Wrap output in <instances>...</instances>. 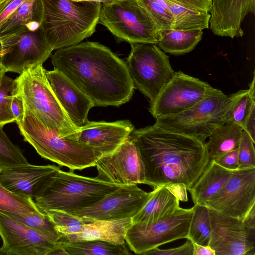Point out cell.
<instances>
[{
	"label": "cell",
	"mask_w": 255,
	"mask_h": 255,
	"mask_svg": "<svg viewBox=\"0 0 255 255\" xmlns=\"http://www.w3.org/2000/svg\"><path fill=\"white\" fill-rule=\"evenodd\" d=\"M129 137L143 164L146 185L153 189L165 185L188 190L210 160L205 142L155 125L134 129Z\"/></svg>",
	"instance_id": "cell-1"
},
{
	"label": "cell",
	"mask_w": 255,
	"mask_h": 255,
	"mask_svg": "<svg viewBox=\"0 0 255 255\" xmlns=\"http://www.w3.org/2000/svg\"><path fill=\"white\" fill-rule=\"evenodd\" d=\"M51 63L95 106H119L133 95L135 87L127 63L98 42H80L57 49Z\"/></svg>",
	"instance_id": "cell-2"
},
{
	"label": "cell",
	"mask_w": 255,
	"mask_h": 255,
	"mask_svg": "<svg viewBox=\"0 0 255 255\" xmlns=\"http://www.w3.org/2000/svg\"><path fill=\"white\" fill-rule=\"evenodd\" d=\"M41 27L53 50L81 42L91 36L98 23L101 3L73 0H40Z\"/></svg>",
	"instance_id": "cell-3"
},
{
	"label": "cell",
	"mask_w": 255,
	"mask_h": 255,
	"mask_svg": "<svg viewBox=\"0 0 255 255\" xmlns=\"http://www.w3.org/2000/svg\"><path fill=\"white\" fill-rule=\"evenodd\" d=\"M120 186L59 169L38 186L33 200L42 212L52 209L71 212L95 204Z\"/></svg>",
	"instance_id": "cell-4"
},
{
	"label": "cell",
	"mask_w": 255,
	"mask_h": 255,
	"mask_svg": "<svg viewBox=\"0 0 255 255\" xmlns=\"http://www.w3.org/2000/svg\"><path fill=\"white\" fill-rule=\"evenodd\" d=\"M42 65L25 68L14 79L24 109L60 136L74 140L79 128L71 122L52 90Z\"/></svg>",
	"instance_id": "cell-5"
},
{
	"label": "cell",
	"mask_w": 255,
	"mask_h": 255,
	"mask_svg": "<svg viewBox=\"0 0 255 255\" xmlns=\"http://www.w3.org/2000/svg\"><path fill=\"white\" fill-rule=\"evenodd\" d=\"M16 124L24 140L42 158L71 170L95 166L98 157L91 147L60 136L27 110Z\"/></svg>",
	"instance_id": "cell-6"
},
{
	"label": "cell",
	"mask_w": 255,
	"mask_h": 255,
	"mask_svg": "<svg viewBox=\"0 0 255 255\" xmlns=\"http://www.w3.org/2000/svg\"><path fill=\"white\" fill-rule=\"evenodd\" d=\"M247 91L226 95L218 89L182 113L156 118L154 125L205 142L216 128L226 123L228 111Z\"/></svg>",
	"instance_id": "cell-7"
},
{
	"label": "cell",
	"mask_w": 255,
	"mask_h": 255,
	"mask_svg": "<svg viewBox=\"0 0 255 255\" xmlns=\"http://www.w3.org/2000/svg\"><path fill=\"white\" fill-rule=\"evenodd\" d=\"M98 23L119 41L157 44L160 30L139 0H115L101 3Z\"/></svg>",
	"instance_id": "cell-8"
},
{
	"label": "cell",
	"mask_w": 255,
	"mask_h": 255,
	"mask_svg": "<svg viewBox=\"0 0 255 255\" xmlns=\"http://www.w3.org/2000/svg\"><path fill=\"white\" fill-rule=\"evenodd\" d=\"M127 64L134 87L152 103L173 77L167 56L156 44L131 43Z\"/></svg>",
	"instance_id": "cell-9"
},
{
	"label": "cell",
	"mask_w": 255,
	"mask_h": 255,
	"mask_svg": "<svg viewBox=\"0 0 255 255\" xmlns=\"http://www.w3.org/2000/svg\"><path fill=\"white\" fill-rule=\"evenodd\" d=\"M192 213V207H180L169 217L154 223H132L127 232L125 241L135 254L143 255L162 245L186 239Z\"/></svg>",
	"instance_id": "cell-10"
},
{
	"label": "cell",
	"mask_w": 255,
	"mask_h": 255,
	"mask_svg": "<svg viewBox=\"0 0 255 255\" xmlns=\"http://www.w3.org/2000/svg\"><path fill=\"white\" fill-rule=\"evenodd\" d=\"M218 90L198 78L181 71L175 72L172 79L150 103L149 112L155 119L178 114Z\"/></svg>",
	"instance_id": "cell-11"
},
{
	"label": "cell",
	"mask_w": 255,
	"mask_h": 255,
	"mask_svg": "<svg viewBox=\"0 0 255 255\" xmlns=\"http://www.w3.org/2000/svg\"><path fill=\"white\" fill-rule=\"evenodd\" d=\"M205 206L243 221L255 206V167L233 171L225 185Z\"/></svg>",
	"instance_id": "cell-12"
},
{
	"label": "cell",
	"mask_w": 255,
	"mask_h": 255,
	"mask_svg": "<svg viewBox=\"0 0 255 255\" xmlns=\"http://www.w3.org/2000/svg\"><path fill=\"white\" fill-rule=\"evenodd\" d=\"M209 212L211 228L209 246L216 255H255V229L213 209L209 208Z\"/></svg>",
	"instance_id": "cell-13"
},
{
	"label": "cell",
	"mask_w": 255,
	"mask_h": 255,
	"mask_svg": "<svg viewBox=\"0 0 255 255\" xmlns=\"http://www.w3.org/2000/svg\"><path fill=\"white\" fill-rule=\"evenodd\" d=\"M0 255H49L59 248L53 237L0 212Z\"/></svg>",
	"instance_id": "cell-14"
},
{
	"label": "cell",
	"mask_w": 255,
	"mask_h": 255,
	"mask_svg": "<svg viewBox=\"0 0 255 255\" xmlns=\"http://www.w3.org/2000/svg\"><path fill=\"white\" fill-rule=\"evenodd\" d=\"M97 178L119 185L146 184L144 165L128 137L113 153L98 159Z\"/></svg>",
	"instance_id": "cell-15"
},
{
	"label": "cell",
	"mask_w": 255,
	"mask_h": 255,
	"mask_svg": "<svg viewBox=\"0 0 255 255\" xmlns=\"http://www.w3.org/2000/svg\"><path fill=\"white\" fill-rule=\"evenodd\" d=\"M149 195L137 185L119 187L95 204L69 212L95 220H117L132 218L142 207Z\"/></svg>",
	"instance_id": "cell-16"
},
{
	"label": "cell",
	"mask_w": 255,
	"mask_h": 255,
	"mask_svg": "<svg viewBox=\"0 0 255 255\" xmlns=\"http://www.w3.org/2000/svg\"><path fill=\"white\" fill-rule=\"evenodd\" d=\"M8 49L0 58V63L6 72L19 74L28 67L42 65L53 50L47 42L41 27L14 35L13 43Z\"/></svg>",
	"instance_id": "cell-17"
},
{
	"label": "cell",
	"mask_w": 255,
	"mask_h": 255,
	"mask_svg": "<svg viewBox=\"0 0 255 255\" xmlns=\"http://www.w3.org/2000/svg\"><path fill=\"white\" fill-rule=\"evenodd\" d=\"M134 129V126L128 120L113 122L89 121L79 128L74 140L91 147L99 159L116 150Z\"/></svg>",
	"instance_id": "cell-18"
},
{
	"label": "cell",
	"mask_w": 255,
	"mask_h": 255,
	"mask_svg": "<svg viewBox=\"0 0 255 255\" xmlns=\"http://www.w3.org/2000/svg\"><path fill=\"white\" fill-rule=\"evenodd\" d=\"M50 86L73 124L80 128L89 121L88 115L95 106L92 101L59 71H46Z\"/></svg>",
	"instance_id": "cell-19"
},
{
	"label": "cell",
	"mask_w": 255,
	"mask_h": 255,
	"mask_svg": "<svg viewBox=\"0 0 255 255\" xmlns=\"http://www.w3.org/2000/svg\"><path fill=\"white\" fill-rule=\"evenodd\" d=\"M255 0H212L209 23L213 33L225 37H241L246 16L255 14Z\"/></svg>",
	"instance_id": "cell-20"
},
{
	"label": "cell",
	"mask_w": 255,
	"mask_h": 255,
	"mask_svg": "<svg viewBox=\"0 0 255 255\" xmlns=\"http://www.w3.org/2000/svg\"><path fill=\"white\" fill-rule=\"evenodd\" d=\"M187 201L186 189L158 186L149 192L144 205L132 217V223L149 224L166 218L180 208V201Z\"/></svg>",
	"instance_id": "cell-21"
},
{
	"label": "cell",
	"mask_w": 255,
	"mask_h": 255,
	"mask_svg": "<svg viewBox=\"0 0 255 255\" xmlns=\"http://www.w3.org/2000/svg\"><path fill=\"white\" fill-rule=\"evenodd\" d=\"M59 169L54 165L29 163L0 169V184L13 194L33 199L38 186Z\"/></svg>",
	"instance_id": "cell-22"
},
{
	"label": "cell",
	"mask_w": 255,
	"mask_h": 255,
	"mask_svg": "<svg viewBox=\"0 0 255 255\" xmlns=\"http://www.w3.org/2000/svg\"><path fill=\"white\" fill-rule=\"evenodd\" d=\"M132 224V218L117 220H95L81 226L76 233L59 236V243L101 241L125 244V237Z\"/></svg>",
	"instance_id": "cell-23"
},
{
	"label": "cell",
	"mask_w": 255,
	"mask_h": 255,
	"mask_svg": "<svg viewBox=\"0 0 255 255\" xmlns=\"http://www.w3.org/2000/svg\"><path fill=\"white\" fill-rule=\"evenodd\" d=\"M42 5L40 0H25L11 14L0 29V38L20 34L41 27Z\"/></svg>",
	"instance_id": "cell-24"
},
{
	"label": "cell",
	"mask_w": 255,
	"mask_h": 255,
	"mask_svg": "<svg viewBox=\"0 0 255 255\" xmlns=\"http://www.w3.org/2000/svg\"><path fill=\"white\" fill-rule=\"evenodd\" d=\"M232 171L210 160L203 173L188 190L194 204L205 205L210 198L223 188Z\"/></svg>",
	"instance_id": "cell-25"
},
{
	"label": "cell",
	"mask_w": 255,
	"mask_h": 255,
	"mask_svg": "<svg viewBox=\"0 0 255 255\" xmlns=\"http://www.w3.org/2000/svg\"><path fill=\"white\" fill-rule=\"evenodd\" d=\"M203 30H161L157 45L165 53L174 55L192 51L201 40Z\"/></svg>",
	"instance_id": "cell-26"
},
{
	"label": "cell",
	"mask_w": 255,
	"mask_h": 255,
	"mask_svg": "<svg viewBox=\"0 0 255 255\" xmlns=\"http://www.w3.org/2000/svg\"><path fill=\"white\" fill-rule=\"evenodd\" d=\"M243 130L234 123H227L216 128L206 143L210 160L238 148Z\"/></svg>",
	"instance_id": "cell-27"
},
{
	"label": "cell",
	"mask_w": 255,
	"mask_h": 255,
	"mask_svg": "<svg viewBox=\"0 0 255 255\" xmlns=\"http://www.w3.org/2000/svg\"><path fill=\"white\" fill-rule=\"evenodd\" d=\"M166 0L174 18L172 29L187 30L209 28L211 17L209 12L200 11L172 0Z\"/></svg>",
	"instance_id": "cell-28"
},
{
	"label": "cell",
	"mask_w": 255,
	"mask_h": 255,
	"mask_svg": "<svg viewBox=\"0 0 255 255\" xmlns=\"http://www.w3.org/2000/svg\"><path fill=\"white\" fill-rule=\"evenodd\" d=\"M68 255H128L125 244H116L101 241L59 243Z\"/></svg>",
	"instance_id": "cell-29"
},
{
	"label": "cell",
	"mask_w": 255,
	"mask_h": 255,
	"mask_svg": "<svg viewBox=\"0 0 255 255\" xmlns=\"http://www.w3.org/2000/svg\"><path fill=\"white\" fill-rule=\"evenodd\" d=\"M186 239L203 246H209L211 236V222L209 208L194 204Z\"/></svg>",
	"instance_id": "cell-30"
},
{
	"label": "cell",
	"mask_w": 255,
	"mask_h": 255,
	"mask_svg": "<svg viewBox=\"0 0 255 255\" xmlns=\"http://www.w3.org/2000/svg\"><path fill=\"white\" fill-rule=\"evenodd\" d=\"M54 226L59 236L76 233L81 226L95 221L89 217H79L63 210L52 209L43 212Z\"/></svg>",
	"instance_id": "cell-31"
},
{
	"label": "cell",
	"mask_w": 255,
	"mask_h": 255,
	"mask_svg": "<svg viewBox=\"0 0 255 255\" xmlns=\"http://www.w3.org/2000/svg\"><path fill=\"white\" fill-rule=\"evenodd\" d=\"M17 90L15 80L5 74L0 77V127L15 123L11 110V104L13 96L17 94Z\"/></svg>",
	"instance_id": "cell-32"
},
{
	"label": "cell",
	"mask_w": 255,
	"mask_h": 255,
	"mask_svg": "<svg viewBox=\"0 0 255 255\" xmlns=\"http://www.w3.org/2000/svg\"><path fill=\"white\" fill-rule=\"evenodd\" d=\"M0 211L18 213L41 212L32 198L13 194L0 184Z\"/></svg>",
	"instance_id": "cell-33"
},
{
	"label": "cell",
	"mask_w": 255,
	"mask_h": 255,
	"mask_svg": "<svg viewBox=\"0 0 255 255\" xmlns=\"http://www.w3.org/2000/svg\"><path fill=\"white\" fill-rule=\"evenodd\" d=\"M0 212L19 222L53 237L58 241L59 236L54 226L44 213L34 212L18 213L5 211Z\"/></svg>",
	"instance_id": "cell-34"
},
{
	"label": "cell",
	"mask_w": 255,
	"mask_h": 255,
	"mask_svg": "<svg viewBox=\"0 0 255 255\" xmlns=\"http://www.w3.org/2000/svg\"><path fill=\"white\" fill-rule=\"evenodd\" d=\"M0 127V169L28 164L23 151L14 144Z\"/></svg>",
	"instance_id": "cell-35"
},
{
	"label": "cell",
	"mask_w": 255,
	"mask_h": 255,
	"mask_svg": "<svg viewBox=\"0 0 255 255\" xmlns=\"http://www.w3.org/2000/svg\"><path fill=\"white\" fill-rule=\"evenodd\" d=\"M160 30L172 29L174 18L166 0H139Z\"/></svg>",
	"instance_id": "cell-36"
},
{
	"label": "cell",
	"mask_w": 255,
	"mask_h": 255,
	"mask_svg": "<svg viewBox=\"0 0 255 255\" xmlns=\"http://www.w3.org/2000/svg\"><path fill=\"white\" fill-rule=\"evenodd\" d=\"M254 110H255V98L250 95L247 90L228 111L226 123H236L243 129L247 119Z\"/></svg>",
	"instance_id": "cell-37"
},
{
	"label": "cell",
	"mask_w": 255,
	"mask_h": 255,
	"mask_svg": "<svg viewBox=\"0 0 255 255\" xmlns=\"http://www.w3.org/2000/svg\"><path fill=\"white\" fill-rule=\"evenodd\" d=\"M255 143L249 134L243 130L238 147L239 169L255 167Z\"/></svg>",
	"instance_id": "cell-38"
},
{
	"label": "cell",
	"mask_w": 255,
	"mask_h": 255,
	"mask_svg": "<svg viewBox=\"0 0 255 255\" xmlns=\"http://www.w3.org/2000/svg\"><path fill=\"white\" fill-rule=\"evenodd\" d=\"M185 243L182 245L168 249H160L156 248L146 252L143 255H193V245L191 241L186 239Z\"/></svg>",
	"instance_id": "cell-39"
},
{
	"label": "cell",
	"mask_w": 255,
	"mask_h": 255,
	"mask_svg": "<svg viewBox=\"0 0 255 255\" xmlns=\"http://www.w3.org/2000/svg\"><path fill=\"white\" fill-rule=\"evenodd\" d=\"M221 166L231 171L239 169L238 148L213 159Z\"/></svg>",
	"instance_id": "cell-40"
},
{
	"label": "cell",
	"mask_w": 255,
	"mask_h": 255,
	"mask_svg": "<svg viewBox=\"0 0 255 255\" xmlns=\"http://www.w3.org/2000/svg\"><path fill=\"white\" fill-rule=\"evenodd\" d=\"M200 11L209 12L212 0H170Z\"/></svg>",
	"instance_id": "cell-41"
},
{
	"label": "cell",
	"mask_w": 255,
	"mask_h": 255,
	"mask_svg": "<svg viewBox=\"0 0 255 255\" xmlns=\"http://www.w3.org/2000/svg\"><path fill=\"white\" fill-rule=\"evenodd\" d=\"M25 0H11L0 12V29L11 14Z\"/></svg>",
	"instance_id": "cell-42"
},
{
	"label": "cell",
	"mask_w": 255,
	"mask_h": 255,
	"mask_svg": "<svg viewBox=\"0 0 255 255\" xmlns=\"http://www.w3.org/2000/svg\"><path fill=\"white\" fill-rule=\"evenodd\" d=\"M11 110L15 120V123L20 121L23 118L24 108L23 102L17 93L13 97L11 104Z\"/></svg>",
	"instance_id": "cell-43"
},
{
	"label": "cell",
	"mask_w": 255,
	"mask_h": 255,
	"mask_svg": "<svg viewBox=\"0 0 255 255\" xmlns=\"http://www.w3.org/2000/svg\"><path fill=\"white\" fill-rule=\"evenodd\" d=\"M192 243L193 255H216L215 251L209 246H203L193 242Z\"/></svg>",
	"instance_id": "cell-44"
},
{
	"label": "cell",
	"mask_w": 255,
	"mask_h": 255,
	"mask_svg": "<svg viewBox=\"0 0 255 255\" xmlns=\"http://www.w3.org/2000/svg\"><path fill=\"white\" fill-rule=\"evenodd\" d=\"M242 221L248 227L255 229V206L248 212Z\"/></svg>",
	"instance_id": "cell-45"
},
{
	"label": "cell",
	"mask_w": 255,
	"mask_h": 255,
	"mask_svg": "<svg viewBox=\"0 0 255 255\" xmlns=\"http://www.w3.org/2000/svg\"><path fill=\"white\" fill-rule=\"evenodd\" d=\"M12 44L11 37L0 38V50L7 48Z\"/></svg>",
	"instance_id": "cell-46"
},
{
	"label": "cell",
	"mask_w": 255,
	"mask_h": 255,
	"mask_svg": "<svg viewBox=\"0 0 255 255\" xmlns=\"http://www.w3.org/2000/svg\"><path fill=\"white\" fill-rule=\"evenodd\" d=\"M255 74L254 73V76L252 81L249 85V89H248L249 93L254 98H255Z\"/></svg>",
	"instance_id": "cell-47"
},
{
	"label": "cell",
	"mask_w": 255,
	"mask_h": 255,
	"mask_svg": "<svg viewBox=\"0 0 255 255\" xmlns=\"http://www.w3.org/2000/svg\"><path fill=\"white\" fill-rule=\"evenodd\" d=\"M76 1H92L98 2L105 5H109L113 2L115 0H73Z\"/></svg>",
	"instance_id": "cell-48"
},
{
	"label": "cell",
	"mask_w": 255,
	"mask_h": 255,
	"mask_svg": "<svg viewBox=\"0 0 255 255\" xmlns=\"http://www.w3.org/2000/svg\"><path fill=\"white\" fill-rule=\"evenodd\" d=\"M11 0H0V12Z\"/></svg>",
	"instance_id": "cell-49"
},
{
	"label": "cell",
	"mask_w": 255,
	"mask_h": 255,
	"mask_svg": "<svg viewBox=\"0 0 255 255\" xmlns=\"http://www.w3.org/2000/svg\"><path fill=\"white\" fill-rule=\"evenodd\" d=\"M6 73L4 68L0 63V77Z\"/></svg>",
	"instance_id": "cell-50"
},
{
	"label": "cell",
	"mask_w": 255,
	"mask_h": 255,
	"mask_svg": "<svg viewBox=\"0 0 255 255\" xmlns=\"http://www.w3.org/2000/svg\"><path fill=\"white\" fill-rule=\"evenodd\" d=\"M8 48L0 50V58L8 51Z\"/></svg>",
	"instance_id": "cell-51"
}]
</instances>
